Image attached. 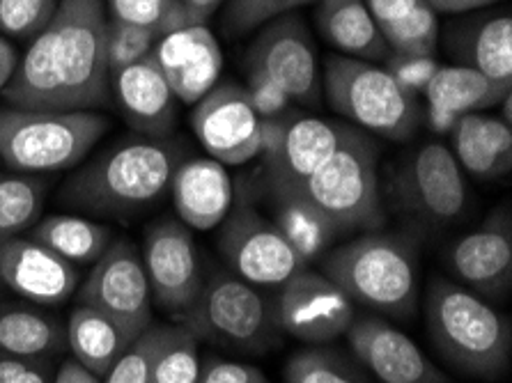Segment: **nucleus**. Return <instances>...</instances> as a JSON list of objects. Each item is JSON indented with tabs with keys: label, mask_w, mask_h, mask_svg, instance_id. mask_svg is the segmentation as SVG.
Instances as JSON below:
<instances>
[{
	"label": "nucleus",
	"mask_w": 512,
	"mask_h": 383,
	"mask_svg": "<svg viewBox=\"0 0 512 383\" xmlns=\"http://www.w3.org/2000/svg\"><path fill=\"white\" fill-rule=\"evenodd\" d=\"M428 331L448 365L476 379H501L510 370L512 326L503 312L460 283L432 278Z\"/></svg>",
	"instance_id": "nucleus-3"
},
{
	"label": "nucleus",
	"mask_w": 512,
	"mask_h": 383,
	"mask_svg": "<svg viewBox=\"0 0 512 383\" xmlns=\"http://www.w3.org/2000/svg\"><path fill=\"white\" fill-rule=\"evenodd\" d=\"M453 156L464 173L496 182L512 170V127L501 117L469 113L451 127Z\"/></svg>",
	"instance_id": "nucleus-24"
},
{
	"label": "nucleus",
	"mask_w": 512,
	"mask_h": 383,
	"mask_svg": "<svg viewBox=\"0 0 512 383\" xmlns=\"http://www.w3.org/2000/svg\"><path fill=\"white\" fill-rule=\"evenodd\" d=\"M441 65L434 56H405V53H391L384 58V69L389 72L402 88L411 95H423L432 76Z\"/></svg>",
	"instance_id": "nucleus-40"
},
{
	"label": "nucleus",
	"mask_w": 512,
	"mask_h": 383,
	"mask_svg": "<svg viewBox=\"0 0 512 383\" xmlns=\"http://www.w3.org/2000/svg\"><path fill=\"white\" fill-rule=\"evenodd\" d=\"M379 30H382V37L391 53L434 56V51H437L439 19L437 12L425 0H418L409 14Z\"/></svg>",
	"instance_id": "nucleus-34"
},
{
	"label": "nucleus",
	"mask_w": 512,
	"mask_h": 383,
	"mask_svg": "<svg viewBox=\"0 0 512 383\" xmlns=\"http://www.w3.org/2000/svg\"><path fill=\"white\" fill-rule=\"evenodd\" d=\"M244 65L269 76L290 101L301 106H317L324 97L313 37L294 14H283L262 26L248 46Z\"/></svg>",
	"instance_id": "nucleus-12"
},
{
	"label": "nucleus",
	"mask_w": 512,
	"mask_h": 383,
	"mask_svg": "<svg viewBox=\"0 0 512 383\" xmlns=\"http://www.w3.org/2000/svg\"><path fill=\"white\" fill-rule=\"evenodd\" d=\"M345 335L354 361L377 383H451L409 335L382 317H356Z\"/></svg>",
	"instance_id": "nucleus-18"
},
{
	"label": "nucleus",
	"mask_w": 512,
	"mask_h": 383,
	"mask_svg": "<svg viewBox=\"0 0 512 383\" xmlns=\"http://www.w3.org/2000/svg\"><path fill=\"white\" fill-rule=\"evenodd\" d=\"M276 324L306 345L324 347L349 331L354 303L331 278L310 269L299 271L278 292Z\"/></svg>",
	"instance_id": "nucleus-16"
},
{
	"label": "nucleus",
	"mask_w": 512,
	"mask_h": 383,
	"mask_svg": "<svg viewBox=\"0 0 512 383\" xmlns=\"http://www.w3.org/2000/svg\"><path fill=\"white\" fill-rule=\"evenodd\" d=\"M58 0H0V35L28 39L49 26Z\"/></svg>",
	"instance_id": "nucleus-38"
},
{
	"label": "nucleus",
	"mask_w": 512,
	"mask_h": 383,
	"mask_svg": "<svg viewBox=\"0 0 512 383\" xmlns=\"http://www.w3.org/2000/svg\"><path fill=\"white\" fill-rule=\"evenodd\" d=\"M104 0H58L40 35L19 58L0 97L33 111H92L111 101Z\"/></svg>",
	"instance_id": "nucleus-1"
},
{
	"label": "nucleus",
	"mask_w": 512,
	"mask_h": 383,
	"mask_svg": "<svg viewBox=\"0 0 512 383\" xmlns=\"http://www.w3.org/2000/svg\"><path fill=\"white\" fill-rule=\"evenodd\" d=\"M246 92L248 99L262 120H274L292 111V101L278 85L258 69H246Z\"/></svg>",
	"instance_id": "nucleus-41"
},
{
	"label": "nucleus",
	"mask_w": 512,
	"mask_h": 383,
	"mask_svg": "<svg viewBox=\"0 0 512 383\" xmlns=\"http://www.w3.org/2000/svg\"><path fill=\"white\" fill-rule=\"evenodd\" d=\"M191 127L209 159L223 166H242L262 152V117L255 113L244 85L216 83L193 106Z\"/></svg>",
	"instance_id": "nucleus-15"
},
{
	"label": "nucleus",
	"mask_w": 512,
	"mask_h": 383,
	"mask_svg": "<svg viewBox=\"0 0 512 383\" xmlns=\"http://www.w3.org/2000/svg\"><path fill=\"white\" fill-rule=\"evenodd\" d=\"M0 283L35 306H60L81 283L79 269L30 237L0 244Z\"/></svg>",
	"instance_id": "nucleus-19"
},
{
	"label": "nucleus",
	"mask_w": 512,
	"mask_h": 383,
	"mask_svg": "<svg viewBox=\"0 0 512 383\" xmlns=\"http://www.w3.org/2000/svg\"><path fill=\"white\" fill-rule=\"evenodd\" d=\"M152 56L182 104L196 106L221 81L223 53L205 23H193L164 35Z\"/></svg>",
	"instance_id": "nucleus-20"
},
{
	"label": "nucleus",
	"mask_w": 512,
	"mask_h": 383,
	"mask_svg": "<svg viewBox=\"0 0 512 383\" xmlns=\"http://www.w3.org/2000/svg\"><path fill=\"white\" fill-rule=\"evenodd\" d=\"M301 195L331 218L340 234L377 232L386 225L379 186V147L352 127L343 145L308 179Z\"/></svg>",
	"instance_id": "nucleus-7"
},
{
	"label": "nucleus",
	"mask_w": 512,
	"mask_h": 383,
	"mask_svg": "<svg viewBox=\"0 0 512 383\" xmlns=\"http://www.w3.org/2000/svg\"><path fill=\"white\" fill-rule=\"evenodd\" d=\"M395 205L430 225H448L469 202L467 177L444 143H425L409 152L393 173Z\"/></svg>",
	"instance_id": "nucleus-10"
},
{
	"label": "nucleus",
	"mask_w": 512,
	"mask_h": 383,
	"mask_svg": "<svg viewBox=\"0 0 512 383\" xmlns=\"http://www.w3.org/2000/svg\"><path fill=\"white\" fill-rule=\"evenodd\" d=\"M219 248L230 269L251 285L281 287L308 262L294 250L271 218L251 207L230 209L221 223Z\"/></svg>",
	"instance_id": "nucleus-11"
},
{
	"label": "nucleus",
	"mask_w": 512,
	"mask_h": 383,
	"mask_svg": "<svg viewBox=\"0 0 512 383\" xmlns=\"http://www.w3.org/2000/svg\"><path fill=\"white\" fill-rule=\"evenodd\" d=\"M170 198L180 221L191 230H214L232 207V179L223 163L198 156L184 159L170 182Z\"/></svg>",
	"instance_id": "nucleus-22"
},
{
	"label": "nucleus",
	"mask_w": 512,
	"mask_h": 383,
	"mask_svg": "<svg viewBox=\"0 0 512 383\" xmlns=\"http://www.w3.org/2000/svg\"><path fill=\"white\" fill-rule=\"evenodd\" d=\"M499 106H501V115L499 117L508 124V127H512V92H508V95L501 99Z\"/></svg>",
	"instance_id": "nucleus-49"
},
{
	"label": "nucleus",
	"mask_w": 512,
	"mask_h": 383,
	"mask_svg": "<svg viewBox=\"0 0 512 383\" xmlns=\"http://www.w3.org/2000/svg\"><path fill=\"white\" fill-rule=\"evenodd\" d=\"M460 46L467 67L512 88V19L508 12L473 21Z\"/></svg>",
	"instance_id": "nucleus-30"
},
{
	"label": "nucleus",
	"mask_w": 512,
	"mask_h": 383,
	"mask_svg": "<svg viewBox=\"0 0 512 383\" xmlns=\"http://www.w3.org/2000/svg\"><path fill=\"white\" fill-rule=\"evenodd\" d=\"M448 267L460 285L490 301H503L512 289V214L496 207L476 230L457 239Z\"/></svg>",
	"instance_id": "nucleus-17"
},
{
	"label": "nucleus",
	"mask_w": 512,
	"mask_h": 383,
	"mask_svg": "<svg viewBox=\"0 0 512 383\" xmlns=\"http://www.w3.org/2000/svg\"><path fill=\"white\" fill-rule=\"evenodd\" d=\"M111 129L92 111H33L0 108V159L26 175L74 168Z\"/></svg>",
	"instance_id": "nucleus-5"
},
{
	"label": "nucleus",
	"mask_w": 512,
	"mask_h": 383,
	"mask_svg": "<svg viewBox=\"0 0 512 383\" xmlns=\"http://www.w3.org/2000/svg\"><path fill=\"white\" fill-rule=\"evenodd\" d=\"M437 14H462L480 10V0H425Z\"/></svg>",
	"instance_id": "nucleus-48"
},
{
	"label": "nucleus",
	"mask_w": 512,
	"mask_h": 383,
	"mask_svg": "<svg viewBox=\"0 0 512 383\" xmlns=\"http://www.w3.org/2000/svg\"><path fill=\"white\" fill-rule=\"evenodd\" d=\"M352 124L290 111L262 120V175L274 195L301 193L304 184L343 145Z\"/></svg>",
	"instance_id": "nucleus-9"
},
{
	"label": "nucleus",
	"mask_w": 512,
	"mask_h": 383,
	"mask_svg": "<svg viewBox=\"0 0 512 383\" xmlns=\"http://www.w3.org/2000/svg\"><path fill=\"white\" fill-rule=\"evenodd\" d=\"M499 3V0H480V7H487V5H494Z\"/></svg>",
	"instance_id": "nucleus-50"
},
{
	"label": "nucleus",
	"mask_w": 512,
	"mask_h": 383,
	"mask_svg": "<svg viewBox=\"0 0 512 383\" xmlns=\"http://www.w3.org/2000/svg\"><path fill=\"white\" fill-rule=\"evenodd\" d=\"M67 347L76 363L97 374L99 379L111 370L113 363L127 351L136 338L129 331L90 306H76L65 326Z\"/></svg>",
	"instance_id": "nucleus-27"
},
{
	"label": "nucleus",
	"mask_w": 512,
	"mask_h": 383,
	"mask_svg": "<svg viewBox=\"0 0 512 383\" xmlns=\"http://www.w3.org/2000/svg\"><path fill=\"white\" fill-rule=\"evenodd\" d=\"M161 39L159 33L150 28L134 26L118 19L106 21V56H108V72L115 74L120 69L136 65L143 58L152 56L154 46Z\"/></svg>",
	"instance_id": "nucleus-36"
},
{
	"label": "nucleus",
	"mask_w": 512,
	"mask_h": 383,
	"mask_svg": "<svg viewBox=\"0 0 512 383\" xmlns=\"http://www.w3.org/2000/svg\"><path fill=\"white\" fill-rule=\"evenodd\" d=\"M180 3L184 5V10L191 14V19L196 23H205L212 14L219 10V7L226 3V0H180Z\"/></svg>",
	"instance_id": "nucleus-47"
},
{
	"label": "nucleus",
	"mask_w": 512,
	"mask_h": 383,
	"mask_svg": "<svg viewBox=\"0 0 512 383\" xmlns=\"http://www.w3.org/2000/svg\"><path fill=\"white\" fill-rule=\"evenodd\" d=\"M324 276L352 303L409 319L418 306V241L409 234L366 232L327 255Z\"/></svg>",
	"instance_id": "nucleus-4"
},
{
	"label": "nucleus",
	"mask_w": 512,
	"mask_h": 383,
	"mask_svg": "<svg viewBox=\"0 0 512 383\" xmlns=\"http://www.w3.org/2000/svg\"><path fill=\"white\" fill-rule=\"evenodd\" d=\"M363 3H366L370 17L375 19L377 26L384 28L409 14L418 0H363Z\"/></svg>",
	"instance_id": "nucleus-44"
},
{
	"label": "nucleus",
	"mask_w": 512,
	"mask_h": 383,
	"mask_svg": "<svg viewBox=\"0 0 512 383\" xmlns=\"http://www.w3.org/2000/svg\"><path fill=\"white\" fill-rule=\"evenodd\" d=\"M184 159V145L175 138H124L76 170L60 200L95 216H134L164 198Z\"/></svg>",
	"instance_id": "nucleus-2"
},
{
	"label": "nucleus",
	"mask_w": 512,
	"mask_h": 383,
	"mask_svg": "<svg viewBox=\"0 0 512 383\" xmlns=\"http://www.w3.org/2000/svg\"><path fill=\"white\" fill-rule=\"evenodd\" d=\"M285 383H372L368 372L329 347H313L297 351L285 365Z\"/></svg>",
	"instance_id": "nucleus-32"
},
{
	"label": "nucleus",
	"mask_w": 512,
	"mask_h": 383,
	"mask_svg": "<svg viewBox=\"0 0 512 383\" xmlns=\"http://www.w3.org/2000/svg\"><path fill=\"white\" fill-rule=\"evenodd\" d=\"M79 303L90 306L138 338L152 326V292L138 250L127 239H113L79 289Z\"/></svg>",
	"instance_id": "nucleus-13"
},
{
	"label": "nucleus",
	"mask_w": 512,
	"mask_h": 383,
	"mask_svg": "<svg viewBox=\"0 0 512 383\" xmlns=\"http://www.w3.org/2000/svg\"><path fill=\"white\" fill-rule=\"evenodd\" d=\"M111 99L138 134L168 138L175 127L180 101L154 56L111 74Z\"/></svg>",
	"instance_id": "nucleus-21"
},
{
	"label": "nucleus",
	"mask_w": 512,
	"mask_h": 383,
	"mask_svg": "<svg viewBox=\"0 0 512 383\" xmlns=\"http://www.w3.org/2000/svg\"><path fill=\"white\" fill-rule=\"evenodd\" d=\"M53 383H102V379L97 374H92L90 370H85L81 363H76L74 358H69L60 365V370L53 377Z\"/></svg>",
	"instance_id": "nucleus-45"
},
{
	"label": "nucleus",
	"mask_w": 512,
	"mask_h": 383,
	"mask_svg": "<svg viewBox=\"0 0 512 383\" xmlns=\"http://www.w3.org/2000/svg\"><path fill=\"white\" fill-rule=\"evenodd\" d=\"M310 3L315 0H230L226 28L230 33H248Z\"/></svg>",
	"instance_id": "nucleus-39"
},
{
	"label": "nucleus",
	"mask_w": 512,
	"mask_h": 383,
	"mask_svg": "<svg viewBox=\"0 0 512 383\" xmlns=\"http://www.w3.org/2000/svg\"><path fill=\"white\" fill-rule=\"evenodd\" d=\"M30 239L46 246L69 264H95L104 250L113 244V232L108 225L92 218L72 214H51L35 223L28 232Z\"/></svg>",
	"instance_id": "nucleus-28"
},
{
	"label": "nucleus",
	"mask_w": 512,
	"mask_h": 383,
	"mask_svg": "<svg viewBox=\"0 0 512 383\" xmlns=\"http://www.w3.org/2000/svg\"><path fill=\"white\" fill-rule=\"evenodd\" d=\"M271 211H274L271 221L281 230L287 244L297 250L308 264L327 253V248L340 237L331 218L301 193L274 195Z\"/></svg>",
	"instance_id": "nucleus-29"
},
{
	"label": "nucleus",
	"mask_w": 512,
	"mask_h": 383,
	"mask_svg": "<svg viewBox=\"0 0 512 383\" xmlns=\"http://www.w3.org/2000/svg\"><path fill=\"white\" fill-rule=\"evenodd\" d=\"M141 260L152 299L180 317L205 285L203 262L191 230L175 218H161L145 232Z\"/></svg>",
	"instance_id": "nucleus-14"
},
{
	"label": "nucleus",
	"mask_w": 512,
	"mask_h": 383,
	"mask_svg": "<svg viewBox=\"0 0 512 383\" xmlns=\"http://www.w3.org/2000/svg\"><path fill=\"white\" fill-rule=\"evenodd\" d=\"M508 92H512L510 85L496 83L467 65L439 67L423 92L428 99V124L444 134L457 117L499 106Z\"/></svg>",
	"instance_id": "nucleus-23"
},
{
	"label": "nucleus",
	"mask_w": 512,
	"mask_h": 383,
	"mask_svg": "<svg viewBox=\"0 0 512 383\" xmlns=\"http://www.w3.org/2000/svg\"><path fill=\"white\" fill-rule=\"evenodd\" d=\"M104 3L108 19L150 28L161 37L196 23L180 0H104Z\"/></svg>",
	"instance_id": "nucleus-35"
},
{
	"label": "nucleus",
	"mask_w": 512,
	"mask_h": 383,
	"mask_svg": "<svg viewBox=\"0 0 512 383\" xmlns=\"http://www.w3.org/2000/svg\"><path fill=\"white\" fill-rule=\"evenodd\" d=\"M196 383H271L260 367L235 361H219L212 358L200 365V374Z\"/></svg>",
	"instance_id": "nucleus-42"
},
{
	"label": "nucleus",
	"mask_w": 512,
	"mask_h": 383,
	"mask_svg": "<svg viewBox=\"0 0 512 383\" xmlns=\"http://www.w3.org/2000/svg\"><path fill=\"white\" fill-rule=\"evenodd\" d=\"M46 184L37 175L0 173V244L23 237L42 218Z\"/></svg>",
	"instance_id": "nucleus-31"
},
{
	"label": "nucleus",
	"mask_w": 512,
	"mask_h": 383,
	"mask_svg": "<svg viewBox=\"0 0 512 383\" xmlns=\"http://www.w3.org/2000/svg\"><path fill=\"white\" fill-rule=\"evenodd\" d=\"M315 3L317 30L340 56L368 62L389 56L382 30L370 17L363 0H315Z\"/></svg>",
	"instance_id": "nucleus-25"
},
{
	"label": "nucleus",
	"mask_w": 512,
	"mask_h": 383,
	"mask_svg": "<svg viewBox=\"0 0 512 383\" xmlns=\"http://www.w3.org/2000/svg\"><path fill=\"white\" fill-rule=\"evenodd\" d=\"M19 65V53L14 49L12 42L0 35V92L7 88V83L12 81L14 72H17Z\"/></svg>",
	"instance_id": "nucleus-46"
},
{
	"label": "nucleus",
	"mask_w": 512,
	"mask_h": 383,
	"mask_svg": "<svg viewBox=\"0 0 512 383\" xmlns=\"http://www.w3.org/2000/svg\"><path fill=\"white\" fill-rule=\"evenodd\" d=\"M180 322L198 340L235 351H265L276 342L278 328L274 306L232 271H214L205 278L198 299L182 312Z\"/></svg>",
	"instance_id": "nucleus-8"
},
{
	"label": "nucleus",
	"mask_w": 512,
	"mask_h": 383,
	"mask_svg": "<svg viewBox=\"0 0 512 383\" xmlns=\"http://www.w3.org/2000/svg\"><path fill=\"white\" fill-rule=\"evenodd\" d=\"M164 328L166 326L152 324L147 331L138 335L127 351L113 363L111 370L104 374L102 383H150L152 363L161 347V340H164Z\"/></svg>",
	"instance_id": "nucleus-37"
},
{
	"label": "nucleus",
	"mask_w": 512,
	"mask_h": 383,
	"mask_svg": "<svg viewBox=\"0 0 512 383\" xmlns=\"http://www.w3.org/2000/svg\"><path fill=\"white\" fill-rule=\"evenodd\" d=\"M67 347L65 326L58 317L28 303L0 301V354L51 358Z\"/></svg>",
	"instance_id": "nucleus-26"
},
{
	"label": "nucleus",
	"mask_w": 512,
	"mask_h": 383,
	"mask_svg": "<svg viewBox=\"0 0 512 383\" xmlns=\"http://www.w3.org/2000/svg\"><path fill=\"white\" fill-rule=\"evenodd\" d=\"M0 383H53L49 358L0 354Z\"/></svg>",
	"instance_id": "nucleus-43"
},
{
	"label": "nucleus",
	"mask_w": 512,
	"mask_h": 383,
	"mask_svg": "<svg viewBox=\"0 0 512 383\" xmlns=\"http://www.w3.org/2000/svg\"><path fill=\"white\" fill-rule=\"evenodd\" d=\"M198 338L189 328L166 326L164 340L154 356L150 383H196L200 374Z\"/></svg>",
	"instance_id": "nucleus-33"
},
{
	"label": "nucleus",
	"mask_w": 512,
	"mask_h": 383,
	"mask_svg": "<svg viewBox=\"0 0 512 383\" xmlns=\"http://www.w3.org/2000/svg\"><path fill=\"white\" fill-rule=\"evenodd\" d=\"M322 92L352 127L395 143L409 140L423 122L418 97L375 62L331 53L324 62Z\"/></svg>",
	"instance_id": "nucleus-6"
}]
</instances>
